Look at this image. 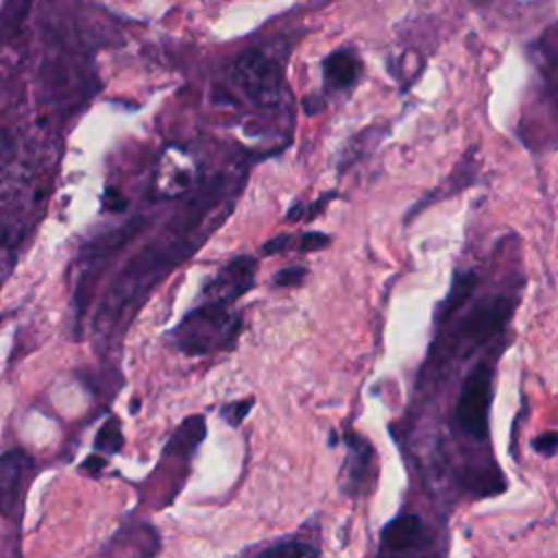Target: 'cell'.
<instances>
[{
    "mask_svg": "<svg viewBox=\"0 0 558 558\" xmlns=\"http://www.w3.org/2000/svg\"><path fill=\"white\" fill-rule=\"evenodd\" d=\"M227 203H231L229 179L220 177L181 214L172 216L166 231L146 244L109 286L94 318V329L98 336L109 338L120 331L137 312L150 288L159 283L174 266L194 255V251L205 242L207 233L222 222L225 209L229 211Z\"/></svg>",
    "mask_w": 558,
    "mask_h": 558,
    "instance_id": "1",
    "label": "cell"
},
{
    "mask_svg": "<svg viewBox=\"0 0 558 558\" xmlns=\"http://www.w3.org/2000/svg\"><path fill=\"white\" fill-rule=\"evenodd\" d=\"M514 299L499 294L477 303L469 314H464L456 327L442 336L432 353V364L438 368L453 357H464L495 333H499L514 312Z\"/></svg>",
    "mask_w": 558,
    "mask_h": 558,
    "instance_id": "2",
    "label": "cell"
},
{
    "mask_svg": "<svg viewBox=\"0 0 558 558\" xmlns=\"http://www.w3.org/2000/svg\"><path fill=\"white\" fill-rule=\"evenodd\" d=\"M240 331L238 318L229 312V305L207 301L192 310L174 329L172 338L179 351L187 355H205L233 347Z\"/></svg>",
    "mask_w": 558,
    "mask_h": 558,
    "instance_id": "3",
    "label": "cell"
},
{
    "mask_svg": "<svg viewBox=\"0 0 558 558\" xmlns=\"http://www.w3.org/2000/svg\"><path fill=\"white\" fill-rule=\"evenodd\" d=\"M493 390V366L480 362L464 379L458 403H456V425L471 438L484 440L488 434V408Z\"/></svg>",
    "mask_w": 558,
    "mask_h": 558,
    "instance_id": "4",
    "label": "cell"
},
{
    "mask_svg": "<svg viewBox=\"0 0 558 558\" xmlns=\"http://www.w3.org/2000/svg\"><path fill=\"white\" fill-rule=\"evenodd\" d=\"M233 81L244 96L259 107H275L281 100V68L275 59L251 48L233 63Z\"/></svg>",
    "mask_w": 558,
    "mask_h": 558,
    "instance_id": "5",
    "label": "cell"
},
{
    "mask_svg": "<svg viewBox=\"0 0 558 558\" xmlns=\"http://www.w3.org/2000/svg\"><path fill=\"white\" fill-rule=\"evenodd\" d=\"M255 268H257V262L253 257H248V255H240V257L231 259L216 275V279L209 281V286L205 288V294L214 303L229 305L231 301L240 299L253 286Z\"/></svg>",
    "mask_w": 558,
    "mask_h": 558,
    "instance_id": "6",
    "label": "cell"
},
{
    "mask_svg": "<svg viewBox=\"0 0 558 558\" xmlns=\"http://www.w3.org/2000/svg\"><path fill=\"white\" fill-rule=\"evenodd\" d=\"M31 471V458L22 449H11L0 456V512L13 514L20 508L24 484Z\"/></svg>",
    "mask_w": 558,
    "mask_h": 558,
    "instance_id": "7",
    "label": "cell"
},
{
    "mask_svg": "<svg viewBox=\"0 0 558 558\" xmlns=\"http://www.w3.org/2000/svg\"><path fill=\"white\" fill-rule=\"evenodd\" d=\"M192 159L181 148H170L161 155L155 172V190L161 198H177L192 187Z\"/></svg>",
    "mask_w": 558,
    "mask_h": 558,
    "instance_id": "8",
    "label": "cell"
},
{
    "mask_svg": "<svg viewBox=\"0 0 558 558\" xmlns=\"http://www.w3.org/2000/svg\"><path fill=\"white\" fill-rule=\"evenodd\" d=\"M344 445H347V460L342 466V475H344V493L349 495H360L366 486V480L373 471V460H375V451L371 447V442L355 434V432H347L344 434Z\"/></svg>",
    "mask_w": 558,
    "mask_h": 558,
    "instance_id": "9",
    "label": "cell"
},
{
    "mask_svg": "<svg viewBox=\"0 0 558 558\" xmlns=\"http://www.w3.org/2000/svg\"><path fill=\"white\" fill-rule=\"evenodd\" d=\"M423 536V521L414 512H405L395 517L381 530V549L390 554H405L418 545Z\"/></svg>",
    "mask_w": 558,
    "mask_h": 558,
    "instance_id": "10",
    "label": "cell"
},
{
    "mask_svg": "<svg viewBox=\"0 0 558 558\" xmlns=\"http://www.w3.org/2000/svg\"><path fill=\"white\" fill-rule=\"evenodd\" d=\"M357 57L349 48H338L323 61V78L329 89H349L357 78Z\"/></svg>",
    "mask_w": 558,
    "mask_h": 558,
    "instance_id": "11",
    "label": "cell"
},
{
    "mask_svg": "<svg viewBox=\"0 0 558 558\" xmlns=\"http://www.w3.org/2000/svg\"><path fill=\"white\" fill-rule=\"evenodd\" d=\"M31 0H2L0 4V50L9 48L24 28Z\"/></svg>",
    "mask_w": 558,
    "mask_h": 558,
    "instance_id": "12",
    "label": "cell"
},
{
    "mask_svg": "<svg viewBox=\"0 0 558 558\" xmlns=\"http://www.w3.org/2000/svg\"><path fill=\"white\" fill-rule=\"evenodd\" d=\"M475 283H477V275L473 270L471 272H458L453 277L449 294L442 299V303L436 310V323L438 325H445L447 318H451L466 303V299L471 296Z\"/></svg>",
    "mask_w": 558,
    "mask_h": 558,
    "instance_id": "13",
    "label": "cell"
},
{
    "mask_svg": "<svg viewBox=\"0 0 558 558\" xmlns=\"http://www.w3.org/2000/svg\"><path fill=\"white\" fill-rule=\"evenodd\" d=\"M205 436V421L203 416H187L179 429L172 434V438L168 440L163 456H190L196 445L203 440Z\"/></svg>",
    "mask_w": 558,
    "mask_h": 558,
    "instance_id": "14",
    "label": "cell"
},
{
    "mask_svg": "<svg viewBox=\"0 0 558 558\" xmlns=\"http://www.w3.org/2000/svg\"><path fill=\"white\" fill-rule=\"evenodd\" d=\"M253 558H318V549L310 541L286 538L262 547Z\"/></svg>",
    "mask_w": 558,
    "mask_h": 558,
    "instance_id": "15",
    "label": "cell"
},
{
    "mask_svg": "<svg viewBox=\"0 0 558 558\" xmlns=\"http://www.w3.org/2000/svg\"><path fill=\"white\" fill-rule=\"evenodd\" d=\"M94 447H96V451H102V453L120 451V447H122V432H120V421L116 416H109L102 423V427L96 434Z\"/></svg>",
    "mask_w": 558,
    "mask_h": 558,
    "instance_id": "16",
    "label": "cell"
},
{
    "mask_svg": "<svg viewBox=\"0 0 558 558\" xmlns=\"http://www.w3.org/2000/svg\"><path fill=\"white\" fill-rule=\"evenodd\" d=\"M251 408H253V399L233 401V403H229L227 408H222V416H225V421H227L229 425L238 427V425L244 421V416L248 414Z\"/></svg>",
    "mask_w": 558,
    "mask_h": 558,
    "instance_id": "17",
    "label": "cell"
},
{
    "mask_svg": "<svg viewBox=\"0 0 558 558\" xmlns=\"http://www.w3.org/2000/svg\"><path fill=\"white\" fill-rule=\"evenodd\" d=\"M307 270L303 266H288V268H281L275 277H272V283L275 286H281V288H290V286H299L303 279H305Z\"/></svg>",
    "mask_w": 558,
    "mask_h": 558,
    "instance_id": "18",
    "label": "cell"
},
{
    "mask_svg": "<svg viewBox=\"0 0 558 558\" xmlns=\"http://www.w3.org/2000/svg\"><path fill=\"white\" fill-rule=\"evenodd\" d=\"M331 238L327 233H318V231H310V233H303L301 240H299V248L301 251H320L325 246H329Z\"/></svg>",
    "mask_w": 558,
    "mask_h": 558,
    "instance_id": "19",
    "label": "cell"
},
{
    "mask_svg": "<svg viewBox=\"0 0 558 558\" xmlns=\"http://www.w3.org/2000/svg\"><path fill=\"white\" fill-rule=\"evenodd\" d=\"M556 445H558V436H556V432H545L543 436H538V438H534V440H532L534 451L543 453L545 458H551V456L556 453Z\"/></svg>",
    "mask_w": 558,
    "mask_h": 558,
    "instance_id": "20",
    "label": "cell"
},
{
    "mask_svg": "<svg viewBox=\"0 0 558 558\" xmlns=\"http://www.w3.org/2000/svg\"><path fill=\"white\" fill-rule=\"evenodd\" d=\"M15 150V140L7 129H0V172L9 166Z\"/></svg>",
    "mask_w": 558,
    "mask_h": 558,
    "instance_id": "21",
    "label": "cell"
},
{
    "mask_svg": "<svg viewBox=\"0 0 558 558\" xmlns=\"http://www.w3.org/2000/svg\"><path fill=\"white\" fill-rule=\"evenodd\" d=\"M290 242H292V235H288V233L275 235V238H270L268 242H264V244H262V253H264V255L281 253V251H286V248L290 246Z\"/></svg>",
    "mask_w": 558,
    "mask_h": 558,
    "instance_id": "22",
    "label": "cell"
},
{
    "mask_svg": "<svg viewBox=\"0 0 558 558\" xmlns=\"http://www.w3.org/2000/svg\"><path fill=\"white\" fill-rule=\"evenodd\" d=\"M85 469H102L105 466V460L102 458H96V456H92L85 464H83Z\"/></svg>",
    "mask_w": 558,
    "mask_h": 558,
    "instance_id": "23",
    "label": "cell"
}]
</instances>
